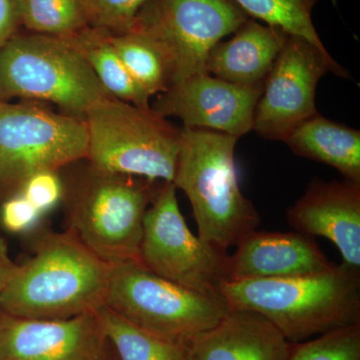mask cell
<instances>
[{"mask_svg":"<svg viewBox=\"0 0 360 360\" xmlns=\"http://www.w3.org/2000/svg\"><path fill=\"white\" fill-rule=\"evenodd\" d=\"M20 25L30 32L70 37L89 26L80 0H18Z\"/></svg>","mask_w":360,"mask_h":360,"instance_id":"obj_23","label":"cell"},{"mask_svg":"<svg viewBox=\"0 0 360 360\" xmlns=\"http://www.w3.org/2000/svg\"><path fill=\"white\" fill-rule=\"evenodd\" d=\"M32 257L15 264L0 296L1 311L32 319H63L105 305L110 265L72 232H52L35 243Z\"/></svg>","mask_w":360,"mask_h":360,"instance_id":"obj_2","label":"cell"},{"mask_svg":"<svg viewBox=\"0 0 360 360\" xmlns=\"http://www.w3.org/2000/svg\"><path fill=\"white\" fill-rule=\"evenodd\" d=\"M176 191L172 182H165L149 205L144 214L139 262L172 283L222 300L220 290L229 281L231 257L194 236L180 210Z\"/></svg>","mask_w":360,"mask_h":360,"instance_id":"obj_7","label":"cell"},{"mask_svg":"<svg viewBox=\"0 0 360 360\" xmlns=\"http://www.w3.org/2000/svg\"><path fill=\"white\" fill-rule=\"evenodd\" d=\"M42 213L20 193L4 201L0 210L2 226L11 233L30 231L37 224Z\"/></svg>","mask_w":360,"mask_h":360,"instance_id":"obj_27","label":"cell"},{"mask_svg":"<svg viewBox=\"0 0 360 360\" xmlns=\"http://www.w3.org/2000/svg\"><path fill=\"white\" fill-rule=\"evenodd\" d=\"M153 182L91 169L73 202L70 231L106 264L141 262L144 214L156 194Z\"/></svg>","mask_w":360,"mask_h":360,"instance_id":"obj_8","label":"cell"},{"mask_svg":"<svg viewBox=\"0 0 360 360\" xmlns=\"http://www.w3.org/2000/svg\"><path fill=\"white\" fill-rule=\"evenodd\" d=\"M96 311L63 319L0 312V360H111Z\"/></svg>","mask_w":360,"mask_h":360,"instance_id":"obj_13","label":"cell"},{"mask_svg":"<svg viewBox=\"0 0 360 360\" xmlns=\"http://www.w3.org/2000/svg\"><path fill=\"white\" fill-rule=\"evenodd\" d=\"M84 118L32 103H0V186L18 189L27 177L86 158Z\"/></svg>","mask_w":360,"mask_h":360,"instance_id":"obj_10","label":"cell"},{"mask_svg":"<svg viewBox=\"0 0 360 360\" xmlns=\"http://www.w3.org/2000/svg\"><path fill=\"white\" fill-rule=\"evenodd\" d=\"M248 20L233 0H148L131 30L148 37L162 52L172 86L206 72L213 47Z\"/></svg>","mask_w":360,"mask_h":360,"instance_id":"obj_9","label":"cell"},{"mask_svg":"<svg viewBox=\"0 0 360 360\" xmlns=\"http://www.w3.org/2000/svg\"><path fill=\"white\" fill-rule=\"evenodd\" d=\"M220 295L229 309L262 315L292 345L360 323V269L345 264L309 276L227 281Z\"/></svg>","mask_w":360,"mask_h":360,"instance_id":"obj_1","label":"cell"},{"mask_svg":"<svg viewBox=\"0 0 360 360\" xmlns=\"http://www.w3.org/2000/svg\"><path fill=\"white\" fill-rule=\"evenodd\" d=\"M108 34L123 65L149 96H160L169 89V68L162 52L153 40L136 30Z\"/></svg>","mask_w":360,"mask_h":360,"instance_id":"obj_21","label":"cell"},{"mask_svg":"<svg viewBox=\"0 0 360 360\" xmlns=\"http://www.w3.org/2000/svg\"><path fill=\"white\" fill-rule=\"evenodd\" d=\"M292 343L262 315L229 309L186 345L189 360H288Z\"/></svg>","mask_w":360,"mask_h":360,"instance_id":"obj_16","label":"cell"},{"mask_svg":"<svg viewBox=\"0 0 360 360\" xmlns=\"http://www.w3.org/2000/svg\"><path fill=\"white\" fill-rule=\"evenodd\" d=\"M18 193L44 214L58 205L63 196V186L56 172L41 170L27 177Z\"/></svg>","mask_w":360,"mask_h":360,"instance_id":"obj_26","label":"cell"},{"mask_svg":"<svg viewBox=\"0 0 360 360\" xmlns=\"http://www.w3.org/2000/svg\"><path fill=\"white\" fill-rule=\"evenodd\" d=\"M105 307L137 328L184 347L229 310L224 300L187 290L139 262L110 265Z\"/></svg>","mask_w":360,"mask_h":360,"instance_id":"obj_6","label":"cell"},{"mask_svg":"<svg viewBox=\"0 0 360 360\" xmlns=\"http://www.w3.org/2000/svg\"><path fill=\"white\" fill-rule=\"evenodd\" d=\"M96 314L116 360H189L184 345L137 328L105 305Z\"/></svg>","mask_w":360,"mask_h":360,"instance_id":"obj_20","label":"cell"},{"mask_svg":"<svg viewBox=\"0 0 360 360\" xmlns=\"http://www.w3.org/2000/svg\"><path fill=\"white\" fill-rule=\"evenodd\" d=\"M84 120L92 170L174 182L181 129L150 108L108 96L91 106Z\"/></svg>","mask_w":360,"mask_h":360,"instance_id":"obj_4","label":"cell"},{"mask_svg":"<svg viewBox=\"0 0 360 360\" xmlns=\"http://www.w3.org/2000/svg\"><path fill=\"white\" fill-rule=\"evenodd\" d=\"M288 360H360V323L292 345Z\"/></svg>","mask_w":360,"mask_h":360,"instance_id":"obj_24","label":"cell"},{"mask_svg":"<svg viewBox=\"0 0 360 360\" xmlns=\"http://www.w3.org/2000/svg\"><path fill=\"white\" fill-rule=\"evenodd\" d=\"M288 35L276 26L248 20L231 39L213 47L206 72L241 86L264 85Z\"/></svg>","mask_w":360,"mask_h":360,"instance_id":"obj_17","label":"cell"},{"mask_svg":"<svg viewBox=\"0 0 360 360\" xmlns=\"http://www.w3.org/2000/svg\"><path fill=\"white\" fill-rule=\"evenodd\" d=\"M229 257V281L288 278L333 266L314 238L300 232L255 231Z\"/></svg>","mask_w":360,"mask_h":360,"instance_id":"obj_15","label":"cell"},{"mask_svg":"<svg viewBox=\"0 0 360 360\" xmlns=\"http://www.w3.org/2000/svg\"><path fill=\"white\" fill-rule=\"evenodd\" d=\"M264 86H241L207 72L198 73L160 94L151 110L162 117L180 118L187 129L212 130L239 139L253 129Z\"/></svg>","mask_w":360,"mask_h":360,"instance_id":"obj_12","label":"cell"},{"mask_svg":"<svg viewBox=\"0 0 360 360\" xmlns=\"http://www.w3.org/2000/svg\"><path fill=\"white\" fill-rule=\"evenodd\" d=\"M348 77L329 52L307 39L288 35L255 108L253 129L270 141H283L305 120L319 115L317 84L326 73Z\"/></svg>","mask_w":360,"mask_h":360,"instance_id":"obj_11","label":"cell"},{"mask_svg":"<svg viewBox=\"0 0 360 360\" xmlns=\"http://www.w3.org/2000/svg\"><path fill=\"white\" fill-rule=\"evenodd\" d=\"M238 141L221 132L184 127L172 182L191 202L198 236L224 251L238 246L260 222L239 187L234 160Z\"/></svg>","mask_w":360,"mask_h":360,"instance_id":"obj_3","label":"cell"},{"mask_svg":"<svg viewBox=\"0 0 360 360\" xmlns=\"http://www.w3.org/2000/svg\"><path fill=\"white\" fill-rule=\"evenodd\" d=\"M20 26L18 0H0V47L18 33Z\"/></svg>","mask_w":360,"mask_h":360,"instance_id":"obj_28","label":"cell"},{"mask_svg":"<svg viewBox=\"0 0 360 360\" xmlns=\"http://www.w3.org/2000/svg\"><path fill=\"white\" fill-rule=\"evenodd\" d=\"M296 155L335 168L343 179L360 184V132L316 115L284 141Z\"/></svg>","mask_w":360,"mask_h":360,"instance_id":"obj_18","label":"cell"},{"mask_svg":"<svg viewBox=\"0 0 360 360\" xmlns=\"http://www.w3.org/2000/svg\"><path fill=\"white\" fill-rule=\"evenodd\" d=\"M89 27L111 34L134 28L137 13L148 0H80Z\"/></svg>","mask_w":360,"mask_h":360,"instance_id":"obj_25","label":"cell"},{"mask_svg":"<svg viewBox=\"0 0 360 360\" xmlns=\"http://www.w3.org/2000/svg\"><path fill=\"white\" fill-rule=\"evenodd\" d=\"M108 96L70 37L16 33L0 47V98L49 101L84 118Z\"/></svg>","mask_w":360,"mask_h":360,"instance_id":"obj_5","label":"cell"},{"mask_svg":"<svg viewBox=\"0 0 360 360\" xmlns=\"http://www.w3.org/2000/svg\"><path fill=\"white\" fill-rule=\"evenodd\" d=\"M248 16L276 26L290 35L302 37L328 52L312 22V9L319 0H233Z\"/></svg>","mask_w":360,"mask_h":360,"instance_id":"obj_22","label":"cell"},{"mask_svg":"<svg viewBox=\"0 0 360 360\" xmlns=\"http://www.w3.org/2000/svg\"><path fill=\"white\" fill-rule=\"evenodd\" d=\"M286 219L295 231L328 239L342 257V264L360 269V184L315 179Z\"/></svg>","mask_w":360,"mask_h":360,"instance_id":"obj_14","label":"cell"},{"mask_svg":"<svg viewBox=\"0 0 360 360\" xmlns=\"http://www.w3.org/2000/svg\"><path fill=\"white\" fill-rule=\"evenodd\" d=\"M110 96L149 108L150 96L134 82L116 53L108 32L89 27L70 37Z\"/></svg>","mask_w":360,"mask_h":360,"instance_id":"obj_19","label":"cell"},{"mask_svg":"<svg viewBox=\"0 0 360 360\" xmlns=\"http://www.w3.org/2000/svg\"><path fill=\"white\" fill-rule=\"evenodd\" d=\"M14 266H15V264L9 257L7 246L4 241L0 238V296L6 288L7 281L11 276Z\"/></svg>","mask_w":360,"mask_h":360,"instance_id":"obj_29","label":"cell"}]
</instances>
